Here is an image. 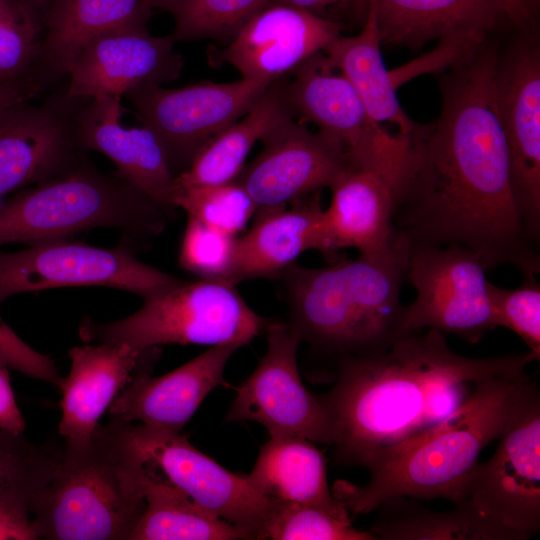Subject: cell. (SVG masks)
I'll return each instance as SVG.
<instances>
[{"label":"cell","instance_id":"1","mask_svg":"<svg viewBox=\"0 0 540 540\" xmlns=\"http://www.w3.org/2000/svg\"><path fill=\"white\" fill-rule=\"evenodd\" d=\"M499 60L486 46L455 66L442 85L440 117L409 138L393 228L410 246H460L486 269L540 273L539 245L517 210L498 117Z\"/></svg>","mask_w":540,"mask_h":540},{"label":"cell","instance_id":"2","mask_svg":"<svg viewBox=\"0 0 540 540\" xmlns=\"http://www.w3.org/2000/svg\"><path fill=\"white\" fill-rule=\"evenodd\" d=\"M532 361L529 351L463 356L434 329L407 333L378 353L341 357L334 386L319 396L333 425L335 461L365 467L452 413L475 383L524 374Z\"/></svg>","mask_w":540,"mask_h":540},{"label":"cell","instance_id":"3","mask_svg":"<svg viewBox=\"0 0 540 540\" xmlns=\"http://www.w3.org/2000/svg\"><path fill=\"white\" fill-rule=\"evenodd\" d=\"M531 381L526 372L475 383L448 416L376 454L365 466L366 485L337 481L333 495L356 515L395 496L453 504L467 499L481 452L505 430Z\"/></svg>","mask_w":540,"mask_h":540},{"label":"cell","instance_id":"4","mask_svg":"<svg viewBox=\"0 0 540 540\" xmlns=\"http://www.w3.org/2000/svg\"><path fill=\"white\" fill-rule=\"evenodd\" d=\"M410 244L401 235L376 255L306 268L294 263L284 278L289 324L301 341L339 357L386 350L405 333L401 289Z\"/></svg>","mask_w":540,"mask_h":540},{"label":"cell","instance_id":"5","mask_svg":"<svg viewBox=\"0 0 540 540\" xmlns=\"http://www.w3.org/2000/svg\"><path fill=\"white\" fill-rule=\"evenodd\" d=\"M146 471L118 419L99 424L85 444H65L30 508L38 538L130 540L146 507Z\"/></svg>","mask_w":540,"mask_h":540},{"label":"cell","instance_id":"6","mask_svg":"<svg viewBox=\"0 0 540 540\" xmlns=\"http://www.w3.org/2000/svg\"><path fill=\"white\" fill-rule=\"evenodd\" d=\"M166 214L116 173L87 159L75 168L0 203V246L65 239L94 228L157 235Z\"/></svg>","mask_w":540,"mask_h":540},{"label":"cell","instance_id":"7","mask_svg":"<svg viewBox=\"0 0 540 540\" xmlns=\"http://www.w3.org/2000/svg\"><path fill=\"white\" fill-rule=\"evenodd\" d=\"M143 301L136 312L120 320L100 323L84 318L80 338L138 350L167 344L240 348L269 323L247 304L235 284L222 279L182 280Z\"/></svg>","mask_w":540,"mask_h":540},{"label":"cell","instance_id":"8","mask_svg":"<svg viewBox=\"0 0 540 540\" xmlns=\"http://www.w3.org/2000/svg\"><path fill=\"white\" fill-rule=\"evenodd\" d=\"M322 52L297 66L293 81L285 84L291 114H297L302 123H313L340 144L352 167L399 179L410 136L391 135L376 122L352 84Z\"/></svg>","mask_w":540,"mask_h":540},{"label":"cell","instance_id":"9","mask_svg":"<svg viewBox=\"0 0 540 540\" xmlns=\"http://www.w3.org/2000/svg\"><path fill=\"white\" fill-rule=\"evenodd\" d=\"M181 281L141 262L124 244L101 248L65 238L0 250V304L24 292L81 286L111 287L144 299Z\"/></svg>","mask_w":540,"mask_h":540},{"label":"cell","instance_id":"10","mask_svg":"<svg viewBox=\"0 0 540 540\" xmlns=\"http://www.w3.org/2000/svg\"><path fill=\"white\" fill-rule=\"evenodd\" d=\"M486 267L460 246H410L406 280L416 292L405 306V333L424 328L479 342L498 327L489 296Z\"/></svg>","mask_w":540,"mask_h":540},{"label":"cell","instance_id":"11","mask_svg":"<svg viewBox=\"0 0 540 540\" xmlns=\"http://www.w3.org/2000/svg\"><path fill=\"white\" fill-rule=\"evenodd\" d=\"M272 82L241 78L173 89L145 84L124 97L158 139L176 177L208 140L244 116Z\"/></svg>","mask_w":540,"mask_h":540},{"label":"cell","instance_id":"12","mask_svg":"<svg viewBox=\"0 0 540 540\" xmlns=\"http://www.w3.org/2000/svg\"><path fill=\"white\" fill-rule=\"evenodd\" d=\"M467 499L527 540L540 531V393L532 380L489 460L478 463Z\"/></svg>","mask_w":540,"mask_h":540},{"label":"cell","instance_id":"13","mask_svg":"<svg viewBox=\"0 0 540 540\" xmlns=\"http://www.w3.org/2000/svg\"><path fill=\"white\" fill-rule=\"evenodd\" d=\"M267 349L252 374L238 387L225 420L255 421L270 437L298 436L332 445L330 416L319 397L302 383L297 366L301 338L288 323H268Z\"/></svg>","mask_w":540,"mask_h":540},{"label":"cell","instance_id":"14","mask_svg":"<svg viewBox=\"0 0 540 540\" xmlns=\"http://www.w3.org/2000/svg\"><path fill=\"white\" fill-rule=\"evenodd\" d=\"M123 429L146 465L198 505L239 527L250 539H259L275 502L259 493L247 475L225 469L180 432L127 422Z\"/></svg>","mask_w":540,"mask_h":540},{"label":"cell","instance_id":"15","mask_svg":"<svg viewBox=\"0 0 540 540\" xmlns=\"http://www.w3.org/2000/svg\"><path fill=\"white\" fill-rule=\"evenodd\" d=\"M261 142L262 151L235 180L255 203V215L330 188L351 166L340 144L320 131L311 132L291 113Z\"/></svg>","mask_w":540,"mask_h":540},{"label":"cell","instance_id":"16","mask_svg":"<svg viewBox=\"0 0 540 540\" xmlns=\"http://www.w3.org/2000/svg\"><path fill=\"white\" fill-rule=\"evenodd\" d=\"M80 100L66 89L40 104L23 102L0 115V203L7 193L61 175L86 160L78 142Z\"/></svg>","mask_w":540,"mask_h":540},{"label":"cell","instance_id":"17","mask_svg":"<svg viewBox=\"0 0 540 540\" xmlns=\"http://www.w3.org/2000/svg\"><path fill=\"white\" fill-rule=\"evenodd\" d=\"M498 117L505 137L514 201L529 237L540 243V53L518 45L498 63Z\"/></svg>","mask_w":540,"mask_h":540},{"label":"cell","instance_id":"18","mask_svg":"<svg viewBox=\"0 0 540 540\" xmlns=\"http://www.w3.org/2000/svg\"><path fill=\"white\" fill-rule=\"evenodd\" d=\"M175 39L149 34L147 27H125L91 40L68 73L70 97L93 99L110 96L121 100L131 89L177 80L183 57L174 50Z\"/></svg>","mask_w":540,"mask_h":540},{"label":"cell","instance_id":"19","mask_svg":"<svg viewBox=\"0 0 540 540\" xmlns=\"http://www.w3.org/2000/svg\"><path fill=\"white\" fill-rule=\"evenodd\" d=\"M340 27L311 11L270 4L254 14L216 61L233 66L243 79L274 81L321 52Z\"/></svg>","mask_w":540,"mask_h":540},{"label":"cell","instance_id":"20","mask_svg":"<svg viewBox=\"0 0 540 540\" xmlns=\"http://www.w3.org/2000/svg\"><path fill=\"white\" fill-rule=\"evenodd\" d=\"M156 354L157 348L128 345L85 343L71 348V369L58 387L62 393L58 432L65 444L87 443L122 389L140 373L150 372Z\"/></svg>","mask_w":540,"mask_h":540},{"label":"cell","instance_id":"21","mask_svg":"<svg viewBox=\"0 0 540 540\" xmlns=\"http://www.w3.org/2000/svg\"><path fill=\"white\" fill-rule=\"evenodd\" d=\"M121 100L99 96L86 101L77 115L78 142L86 150L106 155L116 174L127 180L167 216L177 209L172 203L174 178L165 152L147 127L126 128L120 123Z\"/></svg>","mask_w":540,"mask_h":540},{"label":"cell","instance_id":"22","mask_svg":"<svg viewBox=\"0 0 540 540\" xmlns=\"http://www.w3.org/2000/svg\"><path fill=\"white\" fill-rule=\"evenodd\" d=\"M238 349L235 345L213 346L165 375L140 373L110 405L111 418L180 432L205 397L224 383L226 364Z\"/></svg>","mask_w":540,"mask_h":540},{"label":"cell","instance_id":"23","mask_svg":"<svg viewBox=\"0 0 540 540\" xmlns=\"http://www.w3.org/2000/svg\"><path fill=\"white\" fill-rule=\"evenodd\" d=\"M398 179L350 166L330 186L331 202L322 213L320 252L329 258L345 248L376 255L395 238L393 215Z\"/></svg>","mask_w":540,"mask_h":540},{"label":"cell","instance_id":"24","mask_svg":"<svg viewBox=\"0 0 540 540\" xmlns=\"http://www.w3.org/2000/svg\"><path fill=\"white\" fill-rule=\"evenodd\" d=\"M290 205L255 215L252 227L237 237L229 282L282 274L302 253L321 250L320 191Z\"/></svg>","mask_w":540,"mask_h":540},{"label":"cell","instance_id":"25","mask_svg":"<svg viewBox=\"0 0 540 540\" xmlns=\"http://www.w3.org/2000/svg\"><path fill=\"white\" fill-rule=\"evenodd\" d=\"M152 0H51L44 12L36 71L45 84L68 75L94 38L125 27H147Z\"/></svg>","mask_w":540,"mask_h":540},{"label":"cell","instance_id":"26","mask_svg":"<svg viewBox=\"0 0 540 540\" xmlns=\"http://www.w3.org/2000/svg\"><path fill=\"white\" fill-rule=\"evenodd\" d=\"M247 477L272 502L312 505L350 519L348 510L328 486L323 453L305 438L270 437Z\"/></svg>","mask_w":540,"mask_h":540},{"label":"cell","instance_id":"27","mask_svg":"<svg viewBox=\"0 0 540 540\" xmlns=\"http://www.w3.org/2000/svg\"><path fill=\"white\" fill-rule=\"evenodd\" d=\"M382 43L419 48L434 39L486 35L502 17L491 0H374Z\"/></svg>","mask_w":540,"mask_h":540},{"label":"cell","instance_id":"28","mask_svg":"<svg viewBox=\"0 0 540 540\" xmlns=\"http://www.w3.org/2000/svg\"><path fill=\"white\" fill-rule=\"evenodd\" d=\"M274 80L253 107L236 122L208 140L174 185L223 184L235 181L256 142L290 114L285 83Z\"/></svg>","mask_w":540,"mask_h":540},{"label":"cell","instance_id":"29","mask_svg":"<svg viewBox=\"0 0 540 540\" xmlns=\"http://www.w3.org/2000/svg\"><path fill=\"white\" fill-rule=\"evenodd\" d=\"M368 4V16L361 32L349 37L339 35L323 52L352 84L376 122H389L397 127L398 134L411 136L422 125L406 115L396 93L386 85L388 69L381 54L374 0H368Z\"/></svg>","mask_w":540,"mask_h":540},{"label":"cell","instance_id":"30","mask_svg":"<svg viewBox=\"0 0 540 540\" xmlns=\"http://www.w3.org/2000/svg\"><path fill=\"white\" fill-rule=\"evenodd\" d=\"M375 510L369 528L377 540H522L481 515L468 499L448 511H433L404 496L390 497Z\"/></svg>","mask_w":540,"mask_h":540},{"label":"cell","instance_id":"31","mask_svg":"<svg viewBox=\"0 0 540 540\" xmlns=\"http://www.w3.org/2000/svg\"><path fill=\"white\" fill-rule=\"evenodd\" d=\"M145 502L130 540L250 539L242 529L198 505L148 465Z\"/></svg>","mask_w":540,"mask_h":540},{"label":"cell","instance_id":"32","mask_svg":"<svg viewBox=\"0 0 540 540\" xmlns=\"http://www.w3.org/2000/svg\"><path fill=\"white\" fill-rule=\"evenodd\" d=\"M60 455L28 441L23 434L0 430V500L26 507L52 479Z\"/></svg>","mask_w":540,"mask_h":540},{"label":"cell","instance_id":"33","mask_svg":"<svg viewBox=\"0 0 540 540\" xmlns=\"http://www.w3.org/2000/svg\"><path fill=\"white\" fill-rule=\"evenodd\" d=\"M272 0H152L174 20L175 41L232 37Z\"/></svg>","mask_w":540,"mask_h":540},{"label":"cell","instance_id":"34","mask_svg":"<svg viewBox=\"0 0 540 540\" xmlns=\"http://www.w3.org/2000/svg\"><path fill=\"white\" fill-rule=\"evenodd\" d=\"M172 203L187 216L237 236L256 213V205L236 181L223 184L174 185Z\"/></svg>","mask_w":540,"mask_h":540},{"label":"cell","instance_id":"35","mask_svg":"<svg viewBox=\"0 0 540 540\" xmlns=\"http://www.w3.org/2000/svg\"><path fill=\"white\" fill-rule=\"evenodd\" d=\"M259 539L272 540H377L361 531L350 519L339 518L321 508L297 503H275Z\"/></svg>","mask_w":540,"mask_h":540},{"label":"cell","instance_id":"36","mask_svg":"<svg viewBox=\"0 0 540 540\" xmlns=\"http://www.w3.org/2000/svg\"><path fill=\"white\" fill-rule=\"evenodd\" d=\"M40 28V18L22 1L0 0V78L39 77Z\"/></svg>","mask_w":540,"mask_h":540},{"label":"cell","instance_id":"37","mask_svg":"<svg viewBox=\"0 0 540 540\" xmlns=\"http://www.w3.org/2000/svg\"><path fill=\"white\" fill-rule=\"evenodd\" d=\"M236 240L237 236L188 216L179 252V264L202 279L228 281Z\"/></svg>","mask_w":540,"mask_h":540},{"label":"cell","instance_id":"38","mask_svg":"<svg viewBox=\"0 0 540 540\" xmlns=\"http://www.w3.org/2000/svg\"><path fill=\"white\" fill-rule=\"evenodd\" d=\"M489 296L498 327L516 333L535 361L540 360V283L536 275L523 276L517 288L506 289L489 282Z\"/></svg>","mask_w":540,"mask_h":540},{"label":"cell","instance_id":"39","mask_svg":"<svg viewBox=\"0 0 540 540\" xmlns=\"http://www.w3.org/2000/svg\"><path fill=\"white\" fill-rule=\"evenodd\" d=\"M0 364L57 388L62 380L54 361L30 347L1 317Z\"/></svg>","mask_w":540,"mask_h":540},{"label":"cell","instance_id":"40","mask_svg":"<svg viewBox=\"0 0 540 540\" xmlns=\"http://www.w3.org/2000/svg\"><path fill=\"white\" fill-rule=\"evenodd\" d=\"M29 513L24 506L0 500V540L39 539Z\"/></svg>","mask_w":540,"mask_h":540},{"label":"cell","instance_id":"41","mask_svg":"<svg viewBox=\"0 0 540 540\" xmlns=\"http://www.w3.org/2000/svg\"><path fill=\"white\" fill-rule=\"evenodd\" d=\"M44 89L45 84L37 75L18 79L0 78V115L15 105L31 101Z\"/></svg>","mask_w":540,"mask_h":540},{"label":"cell","instance_id":"42","mask_svg":"<svg viewBox=\"0 0 540 540\" xmlns=\"http://www.w3.org/2000/svg\"><path fill=\"white\" fill-rule=\"evenodd\" d=\"M24 417L16 403L6 366L0 364V430L23 434Z\"/></svg>","mask_w":540,"mask_h":540},{"label":"cell","instance_id":"43","mask_svg":"<svg viewBox=\"0 0 540 540\" xmlns=\"http://www.w3.org/2000/svg\"><path fill=\"white\" fill-rule=\"evenodd\" d=\"M502 17L518 27H528L536 18L539 0H491Z\"/></svg>","mask_w":540,"mask_h":540},{"label":"cell","instance_id":"44","mask_svg":"<svg viewBox=\"0 0 540 540\" xmlns=\"http://www.w3.org/2000/svg\"><path fill=\"white\" fill-rule=\"evenodd\" d=\"M346 1L352 0H272L270 4H284L312 12L315 9Z\"/></svg>","mask_w":540,"mask_h":540},{"label":"cell","instance_id":"45","mask_svg":"<svg viewBox=\"0 0 540 540\" xmlns=\"http://www.w3.org/2000/svg\"><path fill=\"white\" fill-rule=\"evenodd\" d=\"M29 7L39 18L46 11L51 0H20Z\"/></svg>","mask_w":540,"mask_h":540}]
</instances>
